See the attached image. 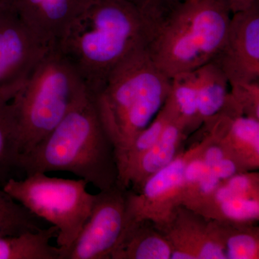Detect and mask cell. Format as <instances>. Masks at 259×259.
I'll list each match as a JSON object with an SVG mask.
<instances>
[{
    "mask_svg": "<svg viewBox=\"0 0 259 259\" xmlns=\"http://www.w3.org/2000/svg\"><path fill=\"white\" fill-rule=\"evenodd\" d=\"M149 33L144 18L125 0H92L56 47L94 97L124 59L146 47Z\"/></svg>",
    "mask_w": 259,
    "mask_h": 259,
    "instance_id": "1",
    "label": "cell"
},
{
    "mask_svg": "<svg viewBox=\"0 0 259 259\" xmlns=\"http://www.w3.org/2000/svg\"><path fill=\"white\" fill-rule=\"evenodd\" d=\"M20 168L24 177L69 172L100 191L118 185L115 146L90 93L40 142L21 154Z\"/></svg>",
    "mask_w": 259,
    "mask_h": 259,
    "instance_id": "2",
    "label": "cell"
},
{
    "mask_svg": "<svg viewBox=\"0 0 259 259\" xmlns=\"http://www.w3.org/2000/svg\"><path fill=\"white\" fill-rule=\"evenodd\" d=\"M231 14L223 0H184L150 30L145 49L170 79L194 71L218 54Z\"/></svg>",
    "mask_w": 259,
    "mask_h": 259,
    "instance_id": "3",
    "label": "cell"
},
{
    "mask_svg": "<svg viewBox=\"0 0 259 259\" xmlns=\"http://www.w3.org/2000/svg\"><path fill=\"white\" fill-rule=\"evenodd\" d=\"M170 88L171 79L154 64L145 47L112 71L94 99L115 152L151 123L164 105Z\"/></svg>",
    "mask_w": 259,
    "mask_h": 259,
    "instance_id": "4",
    "label": "cell"
},
{
    "mask_svg": "<svg viewBox=\"0 0 259 259\" xmlns=\"http://www.w3.org/2000/svg\"><path fill=\"white\" fill-rule=\"evenodd\" d=\"M79 74L55 47L10 100L22 154L45 138L88 94Z\"/></svg>",
    "mask_w": 259,
    "mask_h": 259,
    "instance_id": "5",
    "label": "cell"
},
{
    "mask_svg": "<svg viewBox=\"0 0 259 259\" xmlns=\"http://www.w3.org/2000/svg\"><path fill=\"white\" fill-rule=\"evenodd\" d=\"M88 185L81 179L58 178L36 172L10 179L3 188L32 214L57 228L56 239L61 259L91 214L95 194L88 192Z\"/></svg>",
    "mask_w": 259,
    "mask_h": 259,
    "instance_id": "6",
    "label": "cell"
},
{
    "mask_svg": "<svg viewBox=\"0 0 259 259\" xmlns=\"http://www.w3.org/2000/svg\"><path fill=\"white\" fill-rule=\"evenodd\" d=\"M126 192L117 185L95 194L90 217L61 259H111L127 224Z\"/></svg>",
    "mask_w": 259,
    "mask_h": 259,
    "instance_id": "7",
    "label": "cell"
},
{
    "mask_svg": "<svg viewBox=\"0 0 259 259\" xmlns=\"http://www.w3.org/2000/svg\"><path fill=\"white\" fill-rule=\"evenodd\" d=\"M54 48L30 30L4 0L0 12V96L10 102Z\"/></svg>",
    "mask_w": 259,
    "mask_h": 259,
    "instance_id": "8",
    "label": "cell"
},
{
    "mask_svg": "<svg viewBox=\"0 0 259 259\" xmlns=\"http://www.w3.org/2000/svg\"><path fill=\"white\" fill-rule=\"evenodd\" d=\"M202 146V140L182 150L167 166L150 177L137 192L127 190V221L147 220L158 228L164 226L181 205L187 163Z\"/></svg>",
    "mask_w": 259,
    "mask_h": 259,
    "instance_id": "9",
    "label": "cell"
},
{
    "mask_svg": "<svg viewBox=\"0 0 259 259\" xmlns=\"http://www.w3.org/2000/svg\"><path fill=\"white\" fill-rule=\"evenodd\" d=\"M211 61L230 85L259 80V2L232 14L224 41Z\"/></svg>",
    "mask_w": 259,
    "mask_h": 259,
    "instance_id": "10",
    "label": "cell"
},
{
    "mask_svg": "<svg viewBox=\"0 0 259 259\" xmlns=\"http://www.w3.org/2000/svg\"><path fill=\"white\" fill-rule=\"evenodd\" d=\"M158 228L171 245V259H226L208 218L185 206H177L169 221Z\"/></svg>",
    "mask_w": 259,
    "mask_h": 259,
    "instance_id": "11",
    "label": "cell"
},
{
    "mask_svg": "<svg viewBox=\"0 0 259 259\" xmlns=\"http://www.w3.org/2000/svg\"><path fill=\"white\" fill-rule=\"evenodd\" d=\"M92 0H5L42 41L56 47L63 34Z\"/></svg>",
    "mask_w": 259,
    "mask_h": 259,
    "instance_id": "12",
    "label": "cell"
},
{
    "mask_svg": "<svg viewBox=\"0 0 259 259\" xmlns=\"http://www.w3.org/2000/svg\"><path fill=\"white\" fill-rule=\"evenodd\" d=\"M203 125L218 138L243 171L259 168V120L221 112Z\"/></svg>",
    "mask_w": 259,
    "mask_h": 259,
    "instance_id": "13",
    "label": "cell"
},
{
    "mask_svg": "<svg viewBox=\"0 0 259 259\" xmlns=\"http://www.w3.org/2000/svg\"><path fill=\"white\" fill-rule=\"evenodd\" d=\"M187 135L184 127L172 118L156 144L121 177L118 185L125 190L137 192L150 177L175 159L182 151L181 146Z\"/></svg>",
    "mask_w": 259,
    "mask_h": 259,
    "instance_id": "14",
    "label": "cell"
},
{
    "mask_svg": "<svg viewBox=\"0 0 259 259\" xmlns=\"http://www.w3.org/2000/svg\"><path fill=\"white\" fill-rule=\"evenodd\" d=\"M172 247L151 221H127L120 244L111 259H171Z\"/></svg>",
    "mask_w": 259,
    "mask_h": 259,
    "instance_id": "15",
    "label": "cell"
},
{
    "mask_svg": "<svg viewBox=\"0 0 259 259\" xmlns=\"http://www.w3.org/2000/svg\"><path fill=\"white\" fill-rule=\"evenodd\" d=\"M195 71L198 93V114L202 125L226 110L230 100L229 82L213 61Z\"/></svg>",
    "mask_w": 259,
    "mask_h": 259,
    "instance_id": "16",
    "label": "cell"
},
{
    "mask_svg": "<svg viewBox=\"0 0 259 259\" xmlns=\"http://www.w3.org/2000/svg\"><path fill=\"white\" fill-rule=\"evenodd\" d=\"M52 226L18 236L0 237V259H61L59 247L51 244L58 236Z\"/></svg>",
    "mask_w": 259,
    "mask_h": 259,
    "instance_id": "17",
    "label": "cell"
},
{
    "mask_svg": "<svg viewBox=\"0 0 259 259\" xmlns=\"http://www.w3.org/2000/svg\"><path fill=\"white\" fill-rule=\"evenodd\" d=\"M165 105L173 119L184 127L187 134L199 128L198 93L195 71L182 72L171 79V88Z\"/></svg>",
    "mask_w": 259,
    "mask_h": 259,
    "instance_id": "18",
    "label": "cell"
},
{
    "mask_svg": "<svg viewBox=\"0 0 259 259\" xmlns=\"http://www.w3.org/2000/svg\"><path fill=\"white\" fill-rule=\"evenodd\" d=\"M209 221L226 259L259 258V228L256 223Z\"/></svg>",
    "mask_w": 259,
    "mask_h": 259,
    "instance_id": "19",
    "label": "cell"
},
{
    "mask_svg": "<svg viewBox=\"0 0 259 259\" xmlns=\"http://www.w3.org/2000/svg\"><path fill=\"white\" fill-rule=\"evenodd\" d=\"M21 145L10 102L0 96V186L22 175ZM20 179V178H19Z\"/></svg>",
    "mask_w": 259,
    "mask_h": 259,
    "instance_id": "20",
    "label": "cell"
},
{
    "mask_svg": "<svg viewBox=\"0 0 259 259\" xmlns=\"http://www.w3.org/2000/svg\"><path fill=\"white\" fill-rule=\"evenodd\" d=\"M172 118L171 112L164 103L146 128L141 131L128 145L116 151L118 181L142 155L156 144Z\"/></svg>",
    "mask_w": 259,
    "mask_h": 259,
    "instance_id": "21",
    "label": "cell"
},
{
    "mask_svg": "<svg viewBox=\"0 0 259 259\" xmlns=\"http://www.w3.org/2000/svg\"><path fill=\"white\" fill-rule=\"evenodd\" d=\"M193 211L216 221L256 223L259 221V198L233 197L201 206Z\"/></svg>",
    "mask_w": 259,
    "mask_h": 259,
    "instance_id": "22",
    "label": "cell"
},
{
    "mask_svg": "<svg viewBox=\"0 0 259 259\" xmlns=\"http://www.w3.org/2000/svg\"><path fill=\"white\" fill-rule=\"evenodd\" d=\"M38 218L18 203L0 186V237L42 229Z\"/></svg>",
    "mask_w": 259,
    "mask_h": 259,
    "instance_id": "23",
    "label": "cell"
},
{
    "mask_svg": "<svg viewBox=\"0 0 259 259\" xmlns=\"http://www.w3.org/2000/svg\"><path fill=\"white\" fill-rule=\"evenodd\" d=\"M230 94L243 115L259 120V80L230 85Z\"/></svg>",
    "mask_w": 259,
    "mask_h": 259,
    "instance_id": "24",
    "label": "cell"
},
{
    "mask_svg": "<svg viewBox=\"0 0 259 259\" xmlns=\"http://www.w3.org/2000/svg\"><path fill=\"white\" fill-rule=\"evenodd\" d=\"M147 23L150 30L157 25L184 0H125Z\"/></svg>",
    "mask_w": 259,
    "mask_h": 259,
    "instance_id": "25",
    "label": "cell"
},
{
    "mask_svg": "<svg viewBox=\"0 0 259 259\" xmlns=\"http://www.w3.org/2000/svg\"><path fill=\"white\" fill-rule=\"evenodd\" d=\"M223 1L229 8L233 14L236 12L249 8L255 3H258L259 0H223Z\"/></svg>",
    "mask_w": 259,
    "mask_h": 259,
    "instance_id": "26",
    "label": "cell"
},
{
    "mask_svg": "<svg viewBox=\"0 0 259 259\" xmlns=\"http://www.w3.org/2000/svg\"><path fill=\"white\" fill-rule=\"evenodd\" d=\"M3 6H4V0H0V12L3 9Z\"/></svg>",
    "mask_w": 259,
    "mask_h": 259,
    "instance_id": "27",
    "label": "cell"
}]
</instances>
